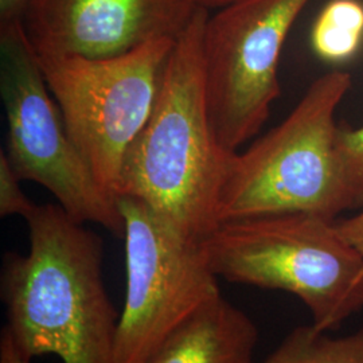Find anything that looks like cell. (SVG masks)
Listing matches in <instances>:
<instances>
[{
  "label": "cell",
  "mask_w": 363,
  "mask_h": 363,
  "mask_svg": "<svg viewBox=\"0 0 363 363\" xmlns=\"http://www.w3.org/2000/svg\"><path fill=\"white\" fill-rule=\"evenodd\" d=\"M199 7L175 39L152 113L130 145L117 199L145 203L187 240L201 244L220 225L218 208L230 156L208 113Z\"/></svg>",
  "instance_id": "2"
},
{
  "label": "cell",
  "mask_w": 363,
  "mask_h": 363,
  "mask_svg": "<svg viewBox=\"0 0 363 363\" xmlns=\"http://www.w3.org/2000/svg\"><path fill=\"white\" fill-rule=\"evenodd\" d=\"M174 43L152 39L106 58L37 54L70 138L116 199L125 156L152 113Z\"/></svg>",
  "instance_id": "6"
},
{
  "label": "cell",
  "mask_w": 363,
  "mask_h": 363,
  "mask_svg": "<svg viewBox=\"0 0 363 363\" xmlns=\"http://www.w3.org/2000/svg\"><path fill=\"white\" fill-rule=\"evenodd\" d=\"M337 232L363 256V208L351 217L335 220Z\"/></svg>",
  "instance_id": "15"
},
{
  "label": "cell",
  "mask_w": 363,
  "mask_h": 363,
  "mask_svg": "<svg viewBox=\"0 0 363 363\" xmlns=\"http://www.w3.org/2000/svg\"><path fill=\"white\" fill-rule=\"evenodd\" d=\"M259 330L222 295L175 330L148 363H256Z\"/></svg>",
  "instance_id": "10"
},
{
  "label": "cell",
  "mask_w": 363,
  "mask_h": 363,
  "mask_svg": "<svg viewBox=\"0 0 363 363\" xmlns=\"http://www.w3.org/2000/svg\"><path fill=\"white\" fill-rule=\"evenodd\" d=\"M0 96L7 124L3 152L16 175L43 186L73 220L123 238L118 199L100 186L70 138L22 25L0 28Z\"/></svg>",
  "instance_id": "5"
},
{
  "label": "cell",
  "mask_w": 363,
  "mask_h": 363,
  "mask_svg": "<svg viewBox=\"0 0 363 363\" xmlns=\"http://www.w3.org/2000/svg\"><path fill=\"white\" fill-rule=\"evenodd\" d=\"M27 0H0V28L22 25Z\"/></svg>",
  "instance_id": "16"
},
{
  "label": "cell",
  "mask_w": 363,
  "mask_h": 363,
  "mask_svg": "<svg viewBox=\"0 0 363 363\" xmlns=\"http://www.w3.org/2000/svg\"><path fill=\"white\" fill-rule=\"evenodd\" d=\"M199 7H203L206 10H220L222 7H226L237 0H195Z\"/></svg>",
  "instance_id": "18"
},
{
  "label": "cell",
  "mask_w": 363,
  "mask_h": 363,
  "mask_svg": "<svg viewBox=\"0 0 363 363\" xmlns=\"http://www.w3.org/2000/svg\"><path fill=\"white\" fill-rule=\"evenodd\" d=\"M339 147L349 169L363 182V127L351 130L340 125Z\"/></svg>",
  "instance_id": "14"
},
{
  "label": "cell",
  "mask_w": 363,
  "mask_h": 363,
  "mask_svg": "<svg viewBox=\"0 0 363 363\" xmlns=\"http://www.w3.org/2000/svg\"><path fill=\"white\" fill-rule=\"evenodd\" d=\"M362 45V1H328L312 26L313 52L325 62L342 64L359 52Z\"/></svg>",
  "instance_id": "11"
},
{
  "label": "cell",
  "mask_w": 363,
  "mask_h": 363,
  "mask_svg": "<svg viewBox=\"0 0 363 363\" xmlns=\"http://www.w3.org/2000/svg\"><path fill=\"white\" fill-rule=\"evenodd\" d=\"M195 0H27L22 30L39 57L106 58L152 39H177Z\"/></svg>",
  "instance_id": "9"
},
{
  "label": "cell",
  "mask_w": 363,
  "mask_h": 363,
  "mask_svg": "<svg viewBox=\"0 0 363 363\" xmlns=\"http://www.w3.org/2000/svg\"><path fill=\"white\" fill-rule=\"evenodd\" d=\"M25 220L28 252L3 259L4 330L30 359L113 363L120 315L105 286L103 240L58 203L37 205Z\"/></svg>",
  "instance_id": "1"
},
{
  "label": "cell",
  "mask_w": 363,
  "mask_h": 363,
  "mask_svg": "<svg viewBox=\"0 0 363 363\" xmlns=\"http://www.w3.org/2000/svg\"><path fill=\"white\" fill-rule=\"evenodd\" d=\"M351 85L349 73L327 72L279 125L230 156L220 223L286 213L337 220L363 208V182L339 147L337 111Z\"/></svg>",
  "instance_id": "3"
},
{
  "label": "cell",
  "mask_w": 363,
  "mask_h": 363,
  "mask_svg": "<svg viewBox=\"0 0 363 363\" xmlns=\"http://www.w3.org/2000/svg\"><path fill=\"white\" fill-rule=\"evenodd\" d=\"M201 247L218 279L295 295L319 330L363 311V256L335 220L304 213L226 220Z\"/></svg>",
  "instance_id": "4"
},
{
  "label": "cell",
  "mask_w": 363,
  "mask_h": 363,
  "mask_svg": "<svg viewBox=\"0 0 363 363\" xmlns=\"http://www.w3.org/2000/svg\"><path fill=\"white\" fill-rule=\"evenodd\" d=\"M22 179L13 171L6 154L0 152V217L19 216L26 218L35 208V203L28 199L22 187Z\"/></svg>",
  "instance_id": "13"
},
{
  "label": "cell",
  "mask_w": 363,
  "mask_h": 363,
  "mask_svg": "<svg viewBox=\"0 0 363 363\" xmlns=\"http://www.w3.org/2000/svg\"><path fill=\"white\" fill-rule=\"evenodd\" d=\"M127 291L113 363H148L191 315L220 294L201 244L183 237L145 203L120 196Z\"/></svg>",
  "instance_id": "7"
},
{
  "label": "cell",
  "mask_w": 363,
  "mask_h": 363,
  "mask_svg": "<svg viewBox=\"0 0 363 363\" xmlns=\"http://www.w3.org/2000/svg\"><path fill=\"white\" fill-rule=\"evenodd\" d=\"M311 0H237L210 15L203 30L208 113L228 152L257 136L280 96L286 37Z\"/></svg>",
  "instance_id": "8"
},
{
  "label": "cell",
  "mask_w": 363,
  "mask_h": 363,
  "mask_svg": "<svg viewBox=\"0 0 363 363\" xmlns=\"http://www.w3.org/2000/svg\"><path fill=\"white\" fill-rule=\"evenodd\" d=\"M259 363H363V328L335 337L312 323L300 325Z\"/></svg>",
  "instance_id": "12"
},
{
  "label": "cell",
  "mask_w": 363,
  "mask_h": 363,
  "mask_svg": "<svg viewBox=\"0 0 363 363\" xmlns=\"http://www.w3.org/2000/svg\"><path fill=\"white\" fill-rule=\"evenodd\" d=\"M33 359H30L25 354H22L21 350L15 346L11 337L7 334L6 330L1 333V339H0V363H31Z\"/></svg>",
  "instance_id": "17"
}]
</instances>
